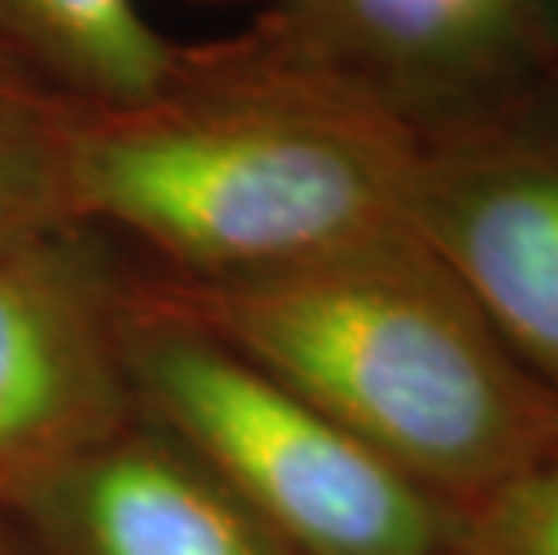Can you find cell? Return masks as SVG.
Instances as JSON below:
<instances>
[{"label": "cell", "mask_w": 558, "mask_h": 555, "mask_svg": "<svg viewBox=\"0 0 558 555\" xmlns=\"http://www.w3.org/2000/svg\"><path fill=\"white\" fill-rule=\"evenodd\" d=\"M425 141L397 116L259 47L181 44L130 105H83L80 224L173 281L289 270L414 228Z\"/></svg>", "instance_id": "1"}, {"label": "cell", "mask_w": 558, "mask_h": 555, "mask_svg": "<svg viewBox=\"0 0 558 555\" xmlns=\"http://www.w3.org/2000/svg\"><path fill=\"white\" fill-rule=\"evenodd\" d=\"M141 275L454 512L558 433V389L414 228L259 278Z\"/></svg>", "instance_id": "2"}, {"label": "cell", "mask_w": 558, "mask_h": 555, "mask_svg": "<svg viewBox=\"0 0 558 555\" xmlns=\"http://www.w3.org/2000/svg\"><path fill=\"white\" fill-rule=\"evenodd\" d=\"M123 350L137 415L173 436L289 555H444L458 512L130 260Z\"/></svg>", "instance_id": "3"}, {"label": "cell", "mask_w": 558, "mask_h": 555, "mask_svg": "<svg viewBox=\"0 0 558 555\" xmlns=\"http://www.w3.org/2000/svg\"><path fill=\"white\" fill-rule=\"evenodd\" d=\"M242 29L422 141L558 94V0H278Z\"/></svg>", "instance_id": "4"}, {"label": "cell", "mask_w": 558, "mask_h": 555, "mask_svg": "<svg viewBox=\"0 0 558 555\" xmlns=\"http://www.w3.org/2000/svg\"><path fill=\"white\" fill-rule=\"evenodd\" d=\"M130 260L98 231L0 250V502L137 419L123 314Z\"/></svg>", "instance_id": "5"}, {"label": "cell", "mask_w": 558, "mask_h": 555, "mask_svg": "<svg viewBox=\"0 0 558 555\" xmlns=\"http://www.w3.org/2000/svg\"><path fill=\"white\" fill-rule=\"evenodd\" d=\"M548 98L425 137L414 231L544 383L558 379V137Z\"/></svg>", "instance_id": "6"}, {"label": "cell", "mask_w": 558, "mask_h": 555, "mask_svg": "<svg viewBox=\"0 0 558 555\" xmlns=\"http://www.w3.org/2000/svg\"><path fill=\"white\" fill-rule=\"evenodd\" d=\"M11 509L44 555H289L206 466L141 415Z\"/></svg>", "instance_id": "7"}, {"label": "cell", "mask_w": 558, "mask_h": 555, "mask_svg": "<svg viewBox=\"0 0 558 555\" xmlns=\"http://www.w3.org/2000/svg\"><path fill=\"white\" fill-rule=\"evenodd\" d=\"M0 55L80 105H130L162 87L181 40L148 0H0Z\"/></svg>", "instance_id": "8"}, {"label": "cell", "mask_w": 558, "mask_h": 555, "mask_svg": "<svg viewBox=\"0 0 558 555\" xmlns=\"http://www.w3.org/2000/svg\"><path fill=\"white\" fill-rule=\"evenodd\" d=\"M83 105L0 55V250L80 231Z\"/></svg>", "instance_id": "9"}, {"label": "cell", "mask_w": 558, "mask_h": 555, "mask_svg": "<svg viewBox=\"0 0 558 555\" xmlns=\"http://www.w3.org/2000/svg\"><path fill=\"white\" fill-rule=\"evenodd\" d=\"M444 555H558V433L458 512Z\"/></svg>", "instance_id": "10"}, {"label": "cell", "mask_w": 558, "mask_h": 555, "mask_svg": "<svg viewBox=\"0 0 558 555\" xmlns=\"http://www.w3.org/2000/svg\"><path fill=\"white\" fill-rule=\"evenodd\" d=\"M0 555H44L11 505L0 502Z\"/></svg>", "instance_id": "11"}, {"label": "cell", "mask_w": 558, "mask_h": 555, "mask_svg": "<svg viewBox=\"0 0 558 555\" xmlns=\"http://www.w3.org/2000/svg\"><path fill=\"white\" fill-rule=\"evenodd\" d=\"M202 4H231V0H202ZM248 4H256V11H259L267 4H278V0H248Z\"/></svg>", "instance_id": "12"}, {"label": "cell", "mask_w": 558, "mask_h": 555, "mask_svg": "<svg viewBox=\"0 0 558 555\" xmlns=\"http://www.w3.org/2000/svg\"><path fill=\"white\" fill-rule=\"evenodd\" d=\"M187 4H202V0H187Z\"/></svg>", "instance_id": "13"}]
</instances>
